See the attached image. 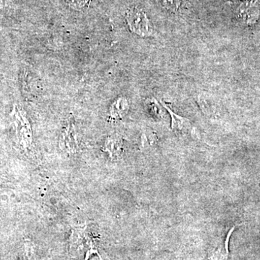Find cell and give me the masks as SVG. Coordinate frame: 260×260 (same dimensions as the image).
Returning <instances> with one entry per match:
<instances>
[{"mask_svg": "<svg viewBox=\"0 0 260 260\" xmlns=\"http://www.w3.org/2000/svg\"><path fill=\"white\" fill-rule=\"evenodd\" d=\"M126 19L130 29L135 34L142 37L151 35V24L143 10L133 8L126 13Z\"/></svg>", "mask_w": 260, "mask_h": 260, "instance_id": "1", "label": "cell"}, {"mask_svg": "<svg viewBox=\"0 0 260 260\" xmlns=\"http://www.w3.org/2000/svg\"><path fill=\"white\" fill-rule=\"evenodd\" d=\"M164 107L167 109L168 112L171 114L172 117V127L173 129L179 132H188L191 130V124L189 120L185 118L177 115L174 112H172L169 107L162 104Z\"/></svg>", "mask_w": 260, "mask_h": 260, "instance_id": "2", "label": "cell"}, {"mask_svg": "<svg viewBox=\"0 0 260 260\" xmlns=\"http://www.w3.org/2000/svg\"><path fill=\"white\" fill-rule=\"evenodd\" d=\"M60 146L64 151L68 153H73L76 151L78 148L76 138L70 128H68V129L63 133L61 138Z\"/></svg>", "mask_w": 260, "mask_h": 260, "instance_id": "3", "label": "cell"}, {"mask_svg": "<svg viewBox=\"0 0 260 260\" xmlns=\"http://www.w3.org/2000/svg\"><path fill=\"white\" fill-rule=\"evenodd\" d=\"M121 140L120 138L116 136H113L109 138L106 142L104 150L109 153L111 158H116L120 155L121 151Z\"/></svg>", "mask_w": 260, "mask_h": 260, "instance_id": "4", "label": "cell"}, {"mask_svg": "<svg viewBox=\"0 0 260 260\" xmlns=\"http://www.w3.org/2000/svg\"><path fill=\"white\" fill-rule=\"evenodd\" d=\"M236 226H234L228 233L227 237L225 238V242H224V246L222 249H218V250L215 251L213 253V255L210 256V260H225L227 259L229 256V242L230 239L231 235H232L233 232L235 229Z\"/></svg>", "mask_w": 260, "mask_h": 260, "instance_id": "5", "label": "cell"}, {"mask_svg": "<svg viewBox=\"0 0 260 260\" xmlns=\"http://www.w3.org/2000/svg\"><path fill=\"white\" fill-rule=\"evenodd\" d=\"M129 106L125 99H120L114 103L111 109V115L114 118H121L128 112Z\"/></svg>", "mask_w": 260, "mask_h": 260, "instance_id": "6", "label": "cell"}, {"mask_svg": "<svg viewBox=\"0 0 260 260\" xmlns=\"http://www.w3.org/2000/svg\"><path fill=\"white\" fill-rule=\"evenodd\" d=\"M162 8L172 12H177L180 9L183 0H157Z\"/></svg>", "mask_w": 260, "mask_h": 260, "instance_id": "7", "label": "cell"}, {"mask_svg": "<svg viewBox=\"0 0 260 260\" xmlns=\"http://www.w3.org/2000/svg\"><path fill=\"white\" fill-rule=\"evenodd\" d=\"M24 260H36L35 251L30 242L25 244V252H24Z\"/></svg>", "mask_w": 260, "mask_h": 260, "instance_id": "8", "label": "cell"}]
</instances>
